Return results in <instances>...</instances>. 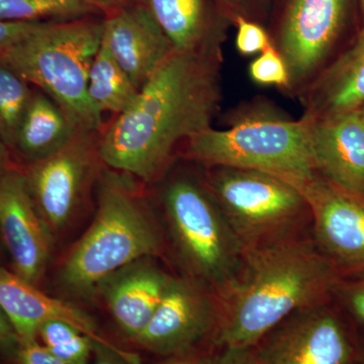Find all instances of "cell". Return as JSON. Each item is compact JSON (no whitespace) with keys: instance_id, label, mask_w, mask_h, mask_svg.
Masks as SVG:
<instances>
[{"instance_id":"cell-31","label":"cell","mask_w":364,"mask_h":364,"mask_svg":"<svg viewBox=\"0 0 364 364\" xmlns=\"http://www.w3.org/2000/svg\"><path fill=\"white\" fill-rule=\"evenodd\" d=\"M210 364H258V361L254 348L224 347L220 355L210 359Z\"/></svg>"},{"instance_id":"cell-5","label":"cell","mask_w":364,"mask_h":364,"mask_svg":"<svg viewBox=\"0 0 364 364\" xmlns=\"http://www.w3.org/2000/svg\"><path fill=\"white\" fill-rule=\"evenodd\" d=\"M228 124L226 129L212 127L191 138L179 158L203 168L257 170L299 191L317 176L311 119H291L264 104L239 109L230 114Z\"/></svg>"},{"instance_id":"cell-24","label":"cell","mask_w":364,"mask_h":364,"mask_svg":"<svg viewBox=\"0 0 364 364\" xmlns=\"http://www.w3.org/2000/svg\"><path fill=\"white\" fill-rule=\"evenodd\" d=\"M38 337L51 353L71 364H87L95 342L77 328L62 321H47L40 326Z\"/></svg>"},{"instance_id":"cell-34","label":"cell","mask_w":364,"mask_h":364,"mask_svg":"<svg viewBox=\"0 0 364 364\" xmlns=\"http://www.w3.org/2000/svg\"><path fill=\"white\" fill-rule=\"evenodd\" d=\"M167 364H210V359L196 358L186 353L177 355L176 359Z\"/></svg>"},{"instance_id":"cell-23","label":"cell","mask_w":364,"mask_h":364,"mask_svg":"<svg viewBox=\"0 0 364 364\" xmlns=\"http://www.w3.org/2000/svg\"><path fill=\"white\" fill-rule=\"evenodd\" d=\"M33 93L30 83L14 72L0 66V140L9 149Z\"/></svg>"},{"instance_id":"cell-29","label":"cell","mask_w":364,"mask_h":364,"mask_svg":"<svg viewBox=\"0 0 364 364\" xmlns=\"http://www.w3.org/2000/svg\"><path fill=\"white\" fill-rule=\"evenodd\" d=\"M334 296H338L347 310L364 323V280L344 284L340 279L335 289Z\"/></svg>"},{"instance_id":"cell-21","label":"cell","mask_w":364,"mask_h":364,"mask_svg":"<svg viewBox=\"0 0 364 364\" xmlns=\"http://www.w3.org/2000/svg\"><path fill=\"white\" fill-rule=\"evenodd\" d=\"M140 90L102 42L91 65L88 83V93L98 111L119 116L133 104Z\"/></svg>"},{"instance_id":"cell-1","label":"cell","mask_w":364,"mask_h":364,"mask_svg":"<svg viewBox=\"0 0 364 364\" xmlns=\"http://www.w3.org/2000/svg\"><path fill=\"white\" fill-rule=\"evenodd\" d=\"M224 60L174 51L133 104L100 132L105 166L161 181L191 138L212 128L221 107Z\"/></svg>"},{"instance_id":"cell-12","label":"cell","mask_w":364,"mask_h":364,"mask_svg":"<svg viewBox=\"0 0 364 364\" xmlns=\"http://www.w3.org/2000/svg\"><path fill=\"white\" fill-rule=\"evenodd\" d=\"M258 364H351L346 330L330 303L299 311L254 347Z\"/></svg>"},{"instance_id":"cell-15","label":"cell","mask_w":364,"mask_h":364,"mask_svg":"<svg viewBox=\"0 0 364 364\" xmlns=\"http://www.w3.org/2000/svg\"><path fill=\"white\" fill-rule=\"evenodd\" d=\"M154 16L176 52L224 60L231 18L218 0H136Z\"/></svg>"},{"instance_id":"cell-3","label":"cell","mask_w":364,"mask_h":364,"mask_svg":"<svg viewBox=\"0 0 364 364\" xmlns=\"http://www.w3.org/2000/svg\"><path fill=\"white\" fill-rule=\"evenodd\" d=\"M133 177L105 166L97 186V212L72 247L60 279L67 291L90 296L102 282L136 261L160 256L163 239Z\"/></svg>"},{"instance_id":"cell-8","label":"cell","mask_w":364,"mask_h":364,"mask_svg":"<svg viewBox=\"0 0 364 364\" xmlns=\"http://www.w3.org/2000/svg\"><path fill=\"white\" fill-rule=\"evenodd\" d=\"M352 0H287L273 45L286 61L287 95L301 97L344 51Z\"/></svg>"},{"instance_id":"cell-28","label":"cell","mask_w":364,"mask_h":364,"mask_svg":"<svg viewBox=\"0 0 364 364\" xmlns=\"http://www.w3.org/2000/svg\"><path fill=\"white\" fill-rule=\"evenodd\" d=\"M45 21L7 20L0 21V50L20 43L35 32Z\"/></svg>"},{"instance_id":"cell-37","label":"cell","mask_w":364,"mask_h":364,"mask_svg":"<svg viewBox=\"0 0 364 364\" xmlns=\"http://www.w3.org/2000/svg\"><path fill=\"white\" fill-rule=\"evenodd\" d=\"M259 1L261 2V4H264V2L268 1V0H259Z\"/></svg>"},{"instance_id":"cell-22","label":"cell","mask_w":364,"mask_h":364,"mask_svg":"<svg viewBox=\"0 0 364 364\" xmlns=\"http://www.w3.org/2000/svg\"><path fill=\"white\" fill-rule=\"evenodd\" d=\"M104 16L85 0H0V21H65Z\"/></svg>"},{"instance_id":"cell-27","label":"cell","mask_w":364,"mask_h":364,"mask_svg":"<svg viewBox=\"0 0 364 364\" xmlns=\"http://www.w3.org/2000/svg\"><path fill=\"white\" fill-rule=\"evenodd\" d=\"M7 355L16 364H71L51 353L37 338H18V343Z\"/></svg>"},{"instance_id":"cell-6","label":"cell","mask_w":364,"mask_h":364,"mask_svg":"<svg viewBox=\"0 0 364 364\" xmlns=\"http://www.w3.org/2000/svg\"><path fill=\"white\" fill-rule=\"evenodd\" d=\"M160 181L163 214L184 277L215 293L234 277L245 248L208 189L203 173L171 167Z\"/></svg>"},{"instance_id":"cell-16","label":"cell","mask_w":364,"mask_h":364,"mask_svg":"<svg viewBox=\"0 0 364 364\" xmlns=\"http://www.w3.org/2000/svg\"><path fill=\"white\" fill-rule=\"evenodd\" d=\"M149 259L127 265L97 287L119 329L135 340L149 324L173 279Z\"/></svg>"},{"instance_id":"cell-26","label":"cell","mask_w":364,"mask_h":364,"mask_svg":"<svg viewBox=\"0 0 364 364\" xmlns=\"http://www.w3.org/2000/svg\"><path fill=\"white\" fill-rule=\"evenodd\" d=\"M237 33L236 49L243 56L261 54L273 45L272 36L259 25L245 16H237L234 21Z\"/></svg>"},{"instance_id":"cell-18","label":"cell","mask_w":364,"mask_h":364,"mask_svg":"<svg viewBox=\"0 0 364 364\" xmlns=\"http://www.w3.org/2000/svg\"><path fill=\"white\" fill-rule=\"evenodd\" d=\"M0 306L21 338H37L43 323L62 321L97 343L114 346L102 337L87 314L67 301L48 296L6 268L0 270Z\"/></svg>"},{"instance_id":"cell-32","label":"cell","mask_w":364,"mask_h":364,"mask_svg":"<svg viewBox=\"0 0 364 364\" xmlns=\"http://www.w3.org/2000/svg\"><path fill=\"white\" fill-rule=\"evenodd\" d=\"M234 25L237 16H245L250 18L252 0H218Z\"/></svg>"},{"instance_id":"cell-36","label":"cell","mask_w":364,"mask_h":364,"mask_svg":"<svg viewBox=\"0 0 364 364\" xmlns=\"http://www.w3.org/2000/svg\"><path fill=\"white\" fill-rule=\"evenodd\" d=\"M359 112H360V114H363L364 119V105L360 107V109H359Z\"/></svg>"},{"instance_id":"cell-17","label":"cell","mask_w":364,"mask_h":364,"mask_svg":"<svg viewBox=\"0 0 364 364\" xmlns=\"http://www.w3.org/2000/svg\"><path fill=\"white\" fill-rule=\"evenodd\" d=\"M311 122L318 176L364 196V119L359 109Z\"/></svg>"},{"instance_id":"cell-4","label":"cell","mask_w":364,"mask_h":364,"mask_svg":"<svg viewBox=\"0 0 364 364\" xmlns=\"http://www.w3.org/2000/svg\"><path fill=\"white\" fill-rule=\"evenodd\" d=\"M105 16L45 21L26 39L0 50V66L14 72L61 107L78 133L104 129L88 93L93 60L102 45Z\"/></svg>"},{"instance_id":"cell-33","label":"cell","mask_w":364,"mask_h":364,"mask_svg":"<svg viewBox=\"0 0 364 364\" xmlns=\"http://www.w3.org/2000/svg\"><path fill=\"white\" fill-rule=\"evenodd\" d=\"M91 6L97 7L104 16H109L122 7L133 4L136 0H85Z\"/></svg>"},{"instance_id":"cell-14","label":"cell","mask_w":364,"mask_h":364,"mask_svg":"<svg viewBox=\"0 0 364 364\" xmlns=\"http://www.w3.org/2000/svg\"><path fill=\"white\" fill-rule=\"evenodd\" d=\"M102 42L139 90L176 51L154 16L136 0L105 16Z\"/></svg>"},{"instance_id":"cell-2","label":"cell","mask_w":364,"mask_h":364,"mask_svg":"<svg viewBox=\"0 0 364 364\" xmlns=\"http://www.w3.org/2000/svg\"><path fill=\"white\" fill-rule=\"evenodd\" d=\"M340 279L315 241L299 234L247 249L234 277L214 293L218 342L254 348L293 314L330 303Z\"/></svg>"},{"instance_id":"cell-7","label":"cell","mask_w":364,"mask_h":364,"mask_svg":"<svg viewBox=\"0 0 364 364\" xmlns=\"http://www.w3.org/2000/svg\"><path fill=\"white\" fill-rule=\"evenodd\" d=\"M203 178L245 250L298 235L312 222V213L299 188L257 170L215 166Z\"/></svg>"},{"instance_id":"cell-10","label":"cell","mask_w":364,"mask_h":364,"mask_svg":"<svg viewBox=\"0 0 364 364\" xmlns=\"http://www.w3.org/2000/svg\"><path fill=\"white\" fill-rule=\"evenodd\" d=\"M0 230L11 272L38 287L51 254L53 235L43 221L20 165L1 150Z\"/></svg>"},{"instance_id":"cell-9","label":"cell","mask_w":364,"mask_h":364,"mask_svg":"<svg viewBox=\"0 0 364 364\" xmlns=\"http://www.w3.org/2000/svg\"><path fill=\"white\" fill-rule=\"evenodd\" d=\"M102 131L77 133L51 156L21 166L28 193L52 235L70 224L97 186L105 167L100 152Z\"/></svg>"},{"instance_id":"cell-20","label":"cell","mask_w":364,"mask_h":364,"mask_svg":"<svg viewBox=\"0 0 364 364\" xmlns=\"http://www.w3.org/2000/svg\"><path fill=\"white\" fill-rule=\"evenodd\" d=\"M78 132L51 97L33 90L23 121L9 149L2 148L20 166L33 164L61 149Z\"/></svg>"},{"instance_id":"cell-30","label":"cell","mask_w":364,"mask_h":364,"mask_svg":"<svg viewBox=\"0 0 364 364\" xmlns=\"http://www.w3.org/2000/svg\"><path fill=\"white\" fill-rule=\"evenodd\" d=\"M95 361L93 364H138L139 358L131 352L111 345L95 342L93 347Z\"/></svg>"},{"instance_id":"cell-19","label":"cell","mask_w":364,"mask_h":364,"mask_svg":"<svg viewBox=\"0 0 364 364\" xmlns=\"http://www.w3.org/2000/svg\"><path fill=\"white\" fill-rule=\"evenodd\" d=\"M303 117L325 119L358 111L364 105V26L353 42L301 97Z\"/></svg>"},{"instance_id":"cell-35","label":"cell","mask_w":364,"mask_h":364,"mask_svg":"<svg viewBox=\"0 0 364 364\" xmlns=\"http://www.w3.org/2000/svg\"><path fill=\"white\" fill-rule=\"evenodd\" d=\"M359 7H360L361 14H363V26H364V0H358Z\"/></svg>"},{"instance_id":"cell-11","label":"cell","mask_w":364,"mask_h":364,"mask_svg":"<svg viewBox=\"0 0 364 364\" xmlns=\"http://www.w3.org/2000/svg\"><path fill=\"white\" fill-rule=\"evenodd\" d=\"M310 205L314 241L345 277L364 273V196L317 174L301 189Z\"/></svg>"},{"instance_id":"cell-13","label":"cell","mask_w":364,"mask_h":364,"mask_svg":"<svg viewBox=\"0 0 364 364\" xmlns=\"http://www.w3.org/2000/svg\"><path fill=\"white\" fill-rule=\"evenodd\" d=\"M214 291L188 277H173L154 316L136 340L160 355H181L217 330Z\"/></svg>"},{"instance_id":"cell-25","label":"cell","mask_w":364,"mask_h":364,"mask_svg":"<svg viewBox=\"0 0 364 364\" xmlns=\"http://www.w3.org/2000/svg\"><path fill=\"white\" fill-rule=\"evenodd\" d=\"M249 76L260 85L275 86L287 92L291 83L289 68L277 48L272 46L251 62Z\"/></svg>"}]
</instances>
